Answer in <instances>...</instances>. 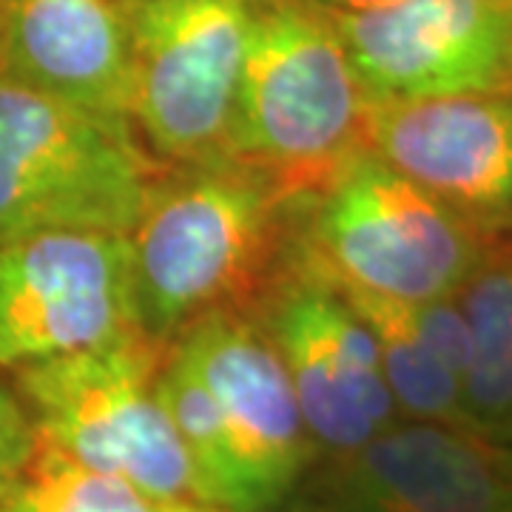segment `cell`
<instances>
[{
	"label": "cell",
	"instance_id": "obj_8",
	"mask_svg": "<svg viewBox=\"0 0 512 512\" xmlns=\"http://www.w3.org/2000/svg\"><path fill=\"white\" fill-rule=\"evenodd\" d=\"M328 18L370 103L512 92V0H396Z\"/></svg>",
	"mask_w": 512,
	"mask_h": 512
},
{
	"label": "cell",
	"instance_id": "obj_10",
	"mask_svg": "<svg viewBox=\"0 0 512 512\" xmlns=\"http://www.w3.org/2000/svg\"><path fill=\"white\" fill-rule=\"evenodd\" d=\"M365 148L478 234H512V92L376 100Z\"/></svg>",
	"mask_w": 512,
	"mask_h": 512
},
{
	"label": "cell",
	"instance_id": "obj_16",
	"mask_svg": "<svg viewBox=\"0 0 512 512\" xmlns=\"http://www.w3.org/2000/svg\"><path fill=\"white\" fill-rule=\"evenodd\" d=\"M0 512H225L191 501H165L103 476L40 444L18 484L0 498Z\"/></svg>",
	"mask_w": 512,
	"mask_h": 512
},
{
	"label": "cell",
	"instance_id": "obj_12",
	"mask_svg": "<svg viewBox=\"0 0 512 512\" xmlns=\"http://www.w3.org/2000/svg\"><path fill=\"white\" fill-rule=\"evenodd\" d=\"M316 512H512V450L461 427L399 421L333 456Z\"/></svg>",
	"mask_w": 512,
	"mask_h": 512
},
{
	"label": "cell",
	"instance_id": "obj_17",
	"mask_svg": "<svg viewBox=\"0 0 512 512\" xmlns=\"http://www.w3.org/2000/svg\"><path fill=\"white\" fill-rule=\"evenodd\" d=\"M40 453L32 416L15 387L0 382V498L18 484Z\"/></svg>",
	"mask_w": 512,
	"mask_h": 512
},
{
	"label": "cell",
	"instance_id": "obj_9",
	"mask_svg": "<svg viewBox=\"0 0 512 512\" xmlns=\"http://www.w3.org/2000/svg\"><path fill=\"white\" fill-rule=\"evenodd\" d=\"M171 348L200 376L237 456L245 512H268L296 490L316 444L268 330L237 311L185 328Z\"/></svg>",
	"mask_w": 512,
	"mask_h": 512
},
{
	"label": "cell",
	"instance_id": "obj_11",
	"mask_svg": "<svg viewBox=\"0 0 512 512\" xmlns=\"http://www.w3.org/2000/svg\"><path fill=\"white\" fill-rule=\"evenodd\" d=\"M316 450L348 456L402 419L373 333L339 288L305 268L268 319Z\"/></svg>",
	"mask_w": 512,
	"mask_h": 512
},
{
	"label": "cell",
	"instance_id": "obj_4",
	"mask_svg": "<svg viewBox=\"0 0 512 512\" xmlns=\"http://www.w3.org/2000/svg\"><path fill=\"white\" fill-rule=\"evenodd\" d=\"M163 345L146 333L15 370L43 447L165 498L205 504L200 476L160 399Z\"/></svg>",
	"mask_w": 512,
	"mask_h": 512
},
{
	"label": "cell",
	"instance_id": "obj_6",
	"mask_svg": "<svg viewBox=\"0 0 512 512\" xmlns=\"http://www.w3.org/2000/svg\"><path fill=\"white\" fill-rule=\"evenodd\" d=\"M131 52V126L171 163L228 160L239 72L259 0H123Z\"/></svg>",
	"mask_w": 512,
	"mask_h": 512
},
{
	"label": "cell",
	"instance_id": "obj_14",
	"mask_svg": "<svg viewBox=\"0 0 512 512\" xmlns=\"http://www.w3.org/2000/svg\"><path fill=\"white\" fill-rule=\"evenodd\" d=\"M473 336L461 384L470 430L512 447V251L487 256L456 293Z\"/></svg>",
	"mask_w": 512,
	"mask_h": 512
},
{
	"label": "cell",
	"instance_id": "obj_2",
	"mask_svg": "<svg viewBox=\"0 0 512 512\" xmlns=\"http://www.w3.org/2000/svg\"><path fill=\"white\" fill-rule=\"evenodd\" d=\"M370 97L333 20L293 0H259L228 131V160L316 188L359 143Z\"/></svg>",
	"mask_w": 512,
	"mask_h": 512
},
{
	"label": "cell",
	"instance_id": "obj_1",
	"mask_svg": "<svg viewBox=\"0 0 512 512\" xmlns=\"http://www.w3.org/2000/svg\"><path fill=\"white\" fill-rule=\"evenodd\" d=\"M302 194L265 168L222 160L160 185L131 231L140 330L168 345L197 319L234 311L271 265L285 200Z\"/></svg>",
	"mask_w": 512,
	"mask_h": 512
},
{
	"label": "cell",
	"instance_id": "obj_3",
	"mask_svg": "<svg viewBox=\"0 0 512 512\" xmlns=\"http://www.w3.org/2000/svg\"><path fill=\"white\" fill-rule=\"evenodd\" d=\"M160 185L131 120L0 72V245L49 231L131 234Z\"/></svg>",
	"mask_w": 512,
	"mask_h": 512
},
{
	"label": "cell",
	"instance_id": "obj_13",
	"mask_svg": "<svg viewBox=\"0 0 512 512\" xmlns=\"http://www.w3.org/2000/svg\"><path fill=\"white\" fill-rule=\"evenodd\" d=\"M0 72L77 109L131 120L126 3L0 0Z\"/></svg>",
	"mask_w": 512,
	"mask_h": 512
},
{
	"label": "cell",
	"instance_id": "obj_18",
	"mask_svg": "<svg viewBox=\"0 0 512 512\" xmlns=\"http://www.w3.org/2000/svg\"><path fill=\"white\" fill-rule=\"evenodd\" d=\"M299 6H308L313 12L322 15H353V12H367V9H379L396 0H293Z\"/></svg>",
	"mask_w": 512,
	"mask_h": 512
},
{
	"label": "cell",
	"instance_id": "obj_19",
	"mask_svg": "<svg viewBox=\"0 0 512 512\" xmlns=\"http://www.w3.org/2000/svg\"><path fill=\"white\" fill-rule=\"evenodd\" d=\"M510 450H512V447H510Z\"/></svg>",
	"mask_w": 512,
	"mask_h": 512
},
{
	"label": "cell",
	"instance_id": "obj_5",
	"mask_svg": "<svg viewBox=\"0 0 512 512\" xmlns=\"http://www.w3.org/2000/svg\"><path fill=\"white\" fill-rule=\"evenodd\" d=\"M313 271L404 302L456 296L490 256L487 237L370 148L313 188Z\"/></svg>",
	"mask_w": 512,
	"mask_h": 512
},
{
	"label": "cell",
	"instance_id": "obj_15",
	"mask_svg": "<svg viewBox=\"0 0 512 512\" xmlns=\"http://www.w3.org/2000/svg\"><path fill=\"white\" fill-rule=\"evenodd\" d=\"M336 288L373 333L382 356L384 376L402 419L433 421V424L470 430L464 416L461 379L427 345V339L410 319L407 302L382 293L348 288V285H336Z\"/></svg>",
	"mask_w": 512,
	"mask_h": 512
},
{
	"label": "cell",
	"instance_id": "obj_7",
	"mask_svg": "<svg viewBox=\"0 0 512 512\" xmlns=\"http://www.w3.org/2000/svg\"><path fill=\"white\" fill-rule=\"evenodd\" d=\"M140 330L131 234L49 231L0 245V370Z\"/></svg>",
	"mask_w": 512,
	"mask_h": 512
}]
</instances>
